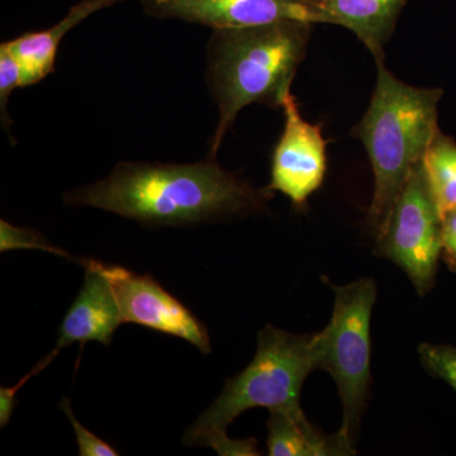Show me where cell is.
<instances>
[{"instance_id":"cell-1","label":"cell","mask_w":456,"mask_h":456,"mask_svg":"<svg viewBox=\"0 0 456 456\" xmlns=\"http://www.w3.org/2000/svg\"><path fill=\"white\" fill-rule=\"evenodd\" d=\"M273 191L207 159L196 164L119 163L106 179L74 189L65 203L152 227L187 226L263 208Z\"/></svg>"},{"instance_id":"cell-2","label":"cell","mask_w":456,"mask_h":456,"mask_svg":"<svg viewBox=\"0 0 456 456\" xmlns=\"http://www.w3.org/2000/svg\"><path fill=\"white\" fill-rule=\"evenodd\" d=\"M312 25L284 20L241 28L213 29L207 82L220 119L211 143L215 159L237 114L250 104L283 107L297 69L305 60Z\"/></svg>"},{"instance_id":"cell-3","label":"cell","mask_w":456,"mask_h":456,"mask_svg":"<svg viewBox=\"0 0 456 456\" xmlns=\"http://www.w3.org/2000/svg\"><path fill=\"white\" fill-rule=\"evenodd\" d=\"M378 80L370 106L354 131L367 149L374 173V194L368 226L379 236L411 171L424 160L439 132L441 89L416 88L401 82L377 62Z\"/></svg>"},{"instance_id":"cell-4","label":"cell","mask_w":456,"mask_h":456,"mask_svg":"<svg viewBox=\"0 0 456 456\" xmlns=\"http://www.w3.org/2000/svg\"><path fill=\"white\" fill-rule=\"evenodd\" d=\"M317 370L314 335H294L273 326L257 335L256 355L242 373L227 380L220 397L185 432L183 443L204 446L216 435L253 408L297 411L302 387Z\"/></svg>"},{"instance_id":"cell-5","label":"cell","mask_w":456,"mask_h":456,"mask_svg":"<svg viewBox=\"0 0 456 456\" xmlns=\"http://www.w3.org/2000/svg\"><path fill=\"white\" fill-rule=\"evenodd\" d=\"M329 325L314 334L317 369L334 378L344 419L340 434L355 448L362 412L370 389V322L377 285L370 278L336 287Z\"/></svg>"},{"instance_id":"cell-6","label":"cell","mask_w":456,"mask_h":456,"mask_svg":"<svg viewBox=\"0 0 456 456\" xmlns=\"http://www.w3.org/2000/svg\"><path fill=\"white\" fill-rule=\"evenodd\" d=\"M443 254L441 213L432 196L424 163L415 165L395 200L375 255L397 264L424 296L436 279Z\"/></svg>"},{"instance_id":"cell-7","label":"cell","mask_w":456,"mask_h":456,"mask_svg":"<svg viewBox=\"0 0 456 456\" xmlns=\"http://www.w3.org/2000/svg\"><path fill=\"white\" fill-rule=\"evenodd\" d=\"M94 264L112 285L123 323H134L175 336L196 346L200 353H211L206 326L154 278L99 260H94Z\"/></svg>"},{"instance_id":"cell-8","label":"cell","mask_w":456,"mask_h":456,"mask_svg":"<svg viewBox=\"0 0 456 456\" xmlns=\"http://www.w3.org/2000/svg\"><path fill=\"white\" fill-rule=\"evenodd\" d=\"M281 108L285 127L273 154L272 180L266 189L281 191L301 211L325 179L326 141L321 126L303 119L292 93Z\"/></svg>"},{"instance_id":"cell-9","label":"cell","mask_w":456,"mask_h":456,"mask_svg":"<svg viewBox=\"0 0 456 456\" xmlns=\"http://www.w3.org/2000/svg\"><path fill=\"white\" fill-rule=\"evenodd\" d=\"M149 16L213 29L241 28L296 20L316 23L311 0H140Z\"/></svg>"},{"instance_id":"cell-10","label":"cell","mask_w":456,"mask_h":456,"mask_svg":"<svg viewBox=\"0 0 456 456\" xmlns=\"http://www.w3.org/2000/svg\"><path fill=\"white\" fill-rule=\"evenodd\" d=\"M79 264L86 269V281L57 332L59 351L75 342H79L82 349L89 341L110 346L117 327L123 323L112 285L94 259H79Z\"/></svg>"},{"instance_id":"cell-11","label":"cell","mask_w":456,"mask_h":456,"mask_svg":"<svg viewBox=\"0 0 456 456\" xmlns=\"http://www.w3.org/2000/svg\"><path fill=\"white\" fill-rule=\"evenodd\" d=\"M316 23H330L350 29L384 61V45L388 42L399 13L407 0H311Z\"/></svg>"},{"instance_id":"cell-12","label":"cell","mask_w":456,"mask_h":456,"mask_svg":"<svg viewBox=\"0 0 456 456\" xmlns=\"http://www.w3.org/2000/svg\"><path fill=\"white\" fill-rule=\"evenodd\" d=\"M123 0H82L70 8L57 25L38 32H27L14 40L3 42L20 65V88L35 86L55 71L57 50L69 31L95 12L112 7Z\"/></svg>"},{"instance_id":"cell-13","label":"cell","mask_w":456,"mask_h":456,"mask_svg":"<svg viewBox=\"0 0 456 456\" xmlns=\"http://www.w3.org/2000/svg\"><path fill=\"white\" fill-rule=\"evenodd\" d=\"M270 456H344L355 448L340 434L325 435L316 430L302 410L270 411L268 421Z\"/></svg>"},{"instance_id":"cell-14","label":"cell","mask_w":456,"mask_h":456,"mask_svg":"<svg viewBox=\"0 0 456 456\" xmlns=\"http://www.w3.org/2000/svg\"><path fill=\"white\" fill-rule=\"evenodd\" d=\"M426 175L441 216L456 206V142L437 132L424 156Z\"/></svg>"},{"instance_id":"cell-15","label":"cell","mask_w":456,"mask_h":456,"mask_svg":"<svg viewBox=\"0 0 456 456\" xmlns=\"http://www.w3.org/2000/svg\"><path fill=\"white\" fill-rule=\"evenodd\" d=\"M9 250H41L66 257V259H74L79 263V259H75L64 248L51 244L49 240L35 228L17 227L2 220L0 221V251L4 253Z\"/></svg>"},{"instance_id":"cell-16","label":"cell","mask_w":456,"mask_h":456,"mask_svg":"<svg viewBox=\"0 0 456 456\" xmlns=\"http://www.w3.org/2000/svg\"><path fill=\"white\" fill-rule=\"evenodd\" d=\"M419 353L425 370L432 377L450 384L456 392V347L422 344Z\"/></svg>"},{"instance_id":"cell-17","label":"cell","mask_w":456,"mask_h":456,"mask_svg":"<svg viewBox=\"0 0 456 456\" xmlns=\"http://www.w3.org/2000/svg\"><path fill=\"white\" fill-rule=\"evenodd\" d=\"M20 88V70L17 60L7 49L4 45H0V116L2 123L11 136L12 121L8 116V99L14 89Z\"/></svg>"},{"instance_id":"cell-18","label":"cell","mask_w":456,"mask_h":456,"mask_svg":"<svg viewBox=\"0 0 456 456\" xmlns=\"http://www.w3.org/2000/svg\"><path fill=\"white\" fill-rule=\"evenodd\" d=\"M60 410L65 413V416L70 419L73 426L75 436H77V448H79L80 456H116L119 455L113 446L106 441L99 439L97 435L92 434L88 428H84L77 419H75L73 410H71L70 401L64 398L59 404Z\"/></svg>"},{"instance_id":"cell-19","label":"cell","mask_w":456,"mask_h":456,"mask_svg":"<svg viewBox=\"0 0 456 456\" xmlns=\"http://www.w3.org/2000/svg\"><path fill=\"white\" fill-rule=\"evenodd\" d=\"M59 354V350L55 349L53 353H50L46 358L41 360L35 368L29 371L26 377H23L20 379V382L16 384V386L12 387V388H4L2 387L0 389V426L4 428V426L8 425V422L11 421V417L13 415L14 408H16V395L17 392L22 388L23 386L33 377V375L40 373L41 370H44L47 365L55 359V356Z\"/></svg>"},{"instance_id":"cell-20","label":"cell","mask_w":456,"mask_h":456,"mask_svg":"<svg viewBox=\"0 0 456 456\" xmlns=\"http://www.w3.org/2000/svg\"><path fill=\"white\" fill-rule=\"evenodd\" d=\"M256 440H231L226 434L216 435L206 441L204 446L215 449L220 455L256 456L260 455L257 450Z\"/></svg>"},{"instance_id":"cell-21","label":"cell","mask_w":456,"mask_h":456,"mask_svg":"<svg viewBox=\"0 0 456 456\" xmlns=\"http://www.w3.org/2000/svg\"><path fill=\"white\" fill-rule=\"evenodd\" d=\"M441 237H443V256L452 272H456V206L441 216Z\"/></svg>"}]
</instances>
